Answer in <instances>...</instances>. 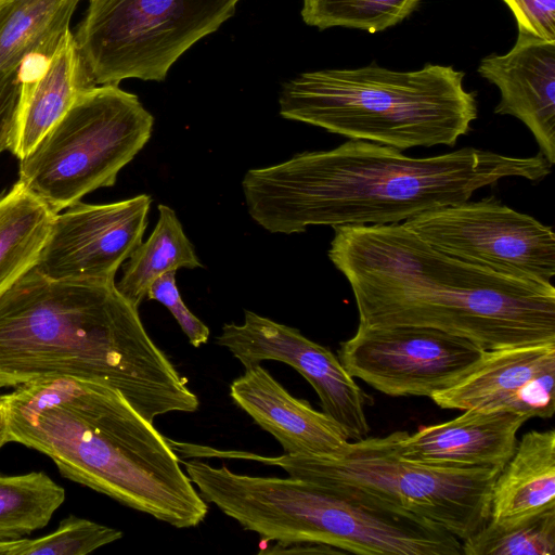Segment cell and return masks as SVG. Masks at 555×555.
Returning a JSON list of instances; mask_svg holds the SVG:
<instances>
[{
    "mask_svg": "<svg viewBox=\"0 0 555 555\" xmlns=\"http://www.w3.org/2000/svg\"><path fill=\"white\" fill-rule=\"evenodd\" d=\"M92 86L75 36L68 29L36 72L23 74L11 153L24 158L63 117L78 94Z\"/></svg>",
    "mask_w": 555,
    "mask_h": 555,
    "instance_id": "cell-18",
    "label": "cell"
},
{
    "mask_svg": "<svg viewBox=\"0 0 555 555\" xmlns=\"http://www.w3.org/2000/svg\"><path fill=\"white\" fill-rule=\"evenodd\" d=\"M22 540L23 538L17 540H0V555H14Z\"/></svg>",
    "mask_w": 555,
    "mask_h": 555,
    "instance_id": "cell-31",
    "label": "cell"
},
{
    "mask_svg": "<svg viewBox=\"0 0 555 555\" xmlns=\"http://www.w3.org/2000/svg\"><path fill=\"white\" fill-rule=\"evenodd\" d=\"M328 258L348 281L359 325L421 326L482 350L555 343V287L448 255L404 223L334 228Z\"/></svg>",
    "mask_w": 555,
    "mask_h": 555,
    "instance_id": "cell-2",
    "label": "cell"
},
{
    "mask_svg": "<svg viewBox=\"0 0 555 555\" xmlns=\"http://www.w3.org/2000/svg\"><path fill=\"white\" fill-rule=\"evenodd\" d=\"M310 553H343L335 547L318 543L274 544L260 551V554H310Z\"/></svg>",
    "mask_w": 555,
    "mask_h": 555,
    "instance_id": "cell-30",
    "label": "cell"
},
{
    "mask_svg": "<svg viewBox=\"0 0 555 555\" xmlns=\"http://www.w3.org/2000/svg\"><path fill=\"white\" fill-rule=\"evenodd\" d=\"M65 490L43 472L0 474V540H17L50 521Z\"/></svg>",
    "mask_w": 555,
    "mask_h": 555,
    "instance_id": "cell-23",
    "label": "cell"
},
{
    "mask_svg": "<svg viewBox=\"0 0 555 555\" xmlns=\"http://www.w3.org/2000/svg\"><path fill=\"white\" fill-rule=\"evenodd\" d=\"M403 223L435 248L463 261L517 280L552 284V227L492 196L444 206Z\"/></svg>",
    "mask_w": 555,
    "mask_h": 555,
    "instance_id": "cell-10",
    "label": "cell"
},
{
    "mask_svg": "<svg viewBox=\"0 0 555 555\" xmlns=\"http://www.w3.org/2000/svg\"><path fill=\"white\" fill-rule=\"evenodd\" d=\"M463 555H554L555 509L512 524L488 520L462 541Z\"/></svg>",
    "mask_w": 555,
    "mask_h": 555,
    "instance_id": "cell-25",
    "label": "cell"
},
{
    "mask_svg": "<svg viewBox=\"0 0 555 555\" xmlns=\"http://www.w3.org/2000/svg\"><path fill=\"white\" fill-rule=\"evenodd\" d=\"M22 85V66L0 73V153L11 145Z\"/></svg>",
    "mask_w": 555,
    "mask_h": 555,
    "instance_id": "cell-29",
    "label": "cell"
},
{
    "mask_svg": "<svg viewBox=\"0 0 555 555\" xmlns=\"http://www.w3.org/2000/svg\"><path fill=\"white\" fill-rule=\"evenodd\" d=\"M245 367L262 361H280L294 367L315 390L322 412L348 440L366 438L370 426L366 395L328 348L304 336L297 328L245 310L242 324L227 323L217 337Z\"/></svg>",
    "mask_w": 555,
    "mask_h": 555,
    "instance_id": "cell-12",
    "label": "cell"
},
{
    "mask_svg": "<svg viewBox=\"0 0 555 555\" xmlns=\"http://www.w3.org/2000/svg\"><path fill=\"white\" fill-rule=\"evenodd\" d=\"M230 396L279 441L284 454L337 456L349 441L331 417L293 397L260 364L245 367L232 382Z\"/></svg>",
    "mask_w": 555,
    "mask_h": 555,
    "instance_id": "cell-16",
    "label": "cell"
},
{
    "mask_svg": "<svg viewBox=\"0 0 555 555\" xmlns=\"http://www.w3.org/2000/svg\"><path fill=\"white\" fill-rule=\"evenodd\" d=\"M464 72L427 64L411 72L375 63L352 69L302 73L284 83L280 114L350 140L403 151L453 146L477 118Z\"/></svg>",
    "mask_w": 555,
    "mask_h": 555,
    "instance_id": "cell-5",
    "label": "cell"
},
{
    "mask_svg": "<svg viewBox=\"0 0 555 555\" xmlns=\"http://www.w3.org/2000/svg\"><path fill=\"white\" fill-rule=\"evenodd\" d=\"M513 12L518 31L555 42V0H503Z\"/></svg>",
    "mask_w": 555,
    "mask_h": 555,
    "instance_id": "cell-28",
    "label": "cell"
},
{
    "mask_svg": "<svg viewBox=\"0 0 555 555\" xmlns=\"http://www.w3.org/2000/svg\"><path fill=\"white\" fill-rule=\"evenodd\" d=\"M422 0H302L301 17L319 29L347 27L378 33L401 23Z\"/></svg>",
    "mask_w": 555,
    "mask_h": 555,
    "instance_id": "cell-24",
    "label": "cell"
},
{
    "mask_svg": "<svg viewBox=\"0 0 555 555\" xmlns=\"http://www.w3.org/2000/svg\"><path fill=\"white\" fill-rule=\"evenodd\" d=\"M240 0H90L75 39L94 86L164 80L194 43L217 30Z\"/></svg>",
    "mask_w": 555,
    "mask_h": 555,
    "instance_id": "cell-9",
    "label": "cell"
},
{
    "mask_svg": "<svg viewBox=\"0 0 555 555\" xmlns=\"http://www.w3.org/2000/svg\"><path fill=\"white\" fill-rule=\"evenodd\" d=\"M151 204L140 194L109 204L79 202L56 214L34 270L53 280L115 282L142 242Z\"/></svg>",
    "mask_w": 555,
    "mask_h": 555,
    "instance_id": "cell-13",
    "label": "cell"
},
{
    "mask_svg": "<svg viewBox=\"0 0 555 555\" xmlns=\"http://www.w3.org/2000/svg\"><path fill=\"white\" fill-rule=\"evenodd\" d=\"M121 537L117 529L69 515L53 532L23 539L14 555H85Z\"/></svg>",
    "mask_w": 555,
    "mask_h": 555,
    "instance_id": "cell-26",
    "label": "cell"
},
{
    "mask_svg": "<svg viewBox=\"0 0 555 555\" xmlns=\"http://www.w3.org/2000/svg\"><path fill=\"white\" fill-rule=\"evenodd\" d=\"M81 0H1L0 73L48 59Z\"/></svg>",
    "mask_w": 555,
    "mask_h": 555,
    "instance_id": "cell-20",
    "label": "cell"
},
{
    "mask_svg": "<svg viewBox=\"0 0 555 555\" xmlns=\"http://www.w3.org/2000/svg\"><path fill=\"white\" fill-rule=\"evenodd\" d=\"M157 208L159 216L152 234L131 253L116 284L118 292L135 307L160 275L203 266L175 210L163 204Z\"/></svg>",
    "mask_w": 555,
    "mask_h": 555,
    "instance_id": "cell-22",
    "label": "cell"
},
{
    "mask_svg": "<svg viewBox=\"0 0 555 555\" xmlns=\"http://www.w3.org/2000/svg\"><path fill=\"white\" fill-rule=\"evenodd\" d=\"M528 420L511 412L468 409L451 421L408 433L400 441V454L437 467L502 469L515 451L518 430Z\"/></svg>",
    "mask_w": 555,
    "mask_h": 555,
    "instance_id": "cell-17",
    "label": "cell"
},
{
    "mask_svg": "<svg viewBox=\"0 0 555 555\" xmlns=\"http://www.w3.org/2000/svg\"><path fill=\"white\" fill-rule=\"evenodd\" d=\"M551 168L541 153L519 157L463 147L411 157L391 146L350 140L250 169L242 189L256 223L271 233L292 234L311 225L405 222L468 201L505 178L542 180Z\"/></svg>",
    "mask_w": 555,
    "mask_h": 555,
    "instance_id": "cell-1",
    "label": "cell"
},
{
    "mask_svg": "<svg viewBox=\"0 0 555 555\" xmlns=\"http://www.w3.org/2000/svg\"><path fill=\"white\" fill-rule=\"evenodd\" d=\"M245 530L276 544L318 543L361 555H463L442 526L367 493L287 477L251 476L240 500Z\"/></svg>",
    "mask_w": 555,
    "mask_h": 555,
    "instance_id": "cell-6",
    "label": "cell"
},
{
    "mask_svg": "<svg viewBox=\"0 0 555 555\" xmlns=\"http://www.w3.org/2000/svg\"><path fill=\"white\" fill-rule=\"evenodd\" d=\"M8 442V439H7V433H5V427H4V423H3V418H2V414H1V411H0V448Z\"/></svg>",
    "mask_w": 555,
    "mask_h": 555,
    "instance_id": "cell-32",
    "label": "cell"
},
{
    "mask_svg": "<svg viewBox=\"0 0 555 555\" xmlns=\"http://www.w3.org/2000/svg\"><path fill=\"white\" fill-rule=\"evenodd\" d=\"M485 350L468 339L421 326L359 325L338 359L354 378L391 397H431L462 379Z\"/></svg>",
    "mask_w": 555,
    "mask_h": 555,
    "instance_id": "cell-11",
    "label": "cell"
},
{
    "mask_svg": "<svg viewBox=\"0 0 555 555\" xmlns=\"http://www.w3.org/2000/svg\"><path fill=\"white\" fill-rule=\"evenodd\" d=\"M154 117L118 85L82 90L37 145L20 159V180L55 214L115 184L144 147Z\"/></svg>",
    "mask_w": 555,
    "mask_h": 555,
    "instance_id": "cell-8",
    "label": "cell"
},
{
    "mask_svg": "<svg viewBox=\"0 0 555 555\" xmlns=\"http://www.w3.org/2000/svg\"><path fill=\"white\" fill-rule=\"evenodd\" d=\"M406 434L397 430L348 441L337 456H263L215 448L210 454L279 466L291 477L319 485L356 489L437 522L464 541L488 521L501 468H448L409 461L399 450Z\"/></svg>",
    "mask_w": 555,
    "mask_h": 555,
    "instance_id": "cell-7",
    "label": "cell"
},
{
    "mask_svg": "<svg viewBox=\"0 0 555 555\" xmlns=\"http://www.w3.org/2000/svg\"><path fill=\"white\" fill-rule=\"evenodd\" d=\"M54 376L106 385L153 424L198 408L115 282L53 280L31 269L0 295V387Z\"/></svg>",
    "mask_w": 555,
    "mask_h": 555,
    "instance_id": "cell-3",
    "label": "cell"
},
{
    "mask_svg": "<svg viewBox=\"0 0 555 555\" xmlns=\"http://www.w3.org/2000/svg\"><path fill=\"white\" fill-rule=\"evenodd\" d=\"M479 75L495 85L501 99L495 114L522 121L540 153L555 164V42L518 31L515 46L504 55L480 61Z\"/></svg>",
    "mask_w": 555,
    "mask_h": 555,
    "instance_id": "cell-15",
    "label": "cell"
},
{
    "mask_svg": "<svg viewBox=\"0 0 555 555\" xmlns=\"http://www.w3.org/2000/svg\"><path fill=\"white\" fill-rule=\"evenodd\" d=\"M8 442L48 455L66 478L179 529L208 506L153 425L117 390L43 377L0 396Z\"/></svg>",
    "mask_w": 555,
    "mask_h": 555,
    "instance_id": "cell-4",
    "label": "cell"
},
{
    "mask_svg": "<svg viewBox=\"0 0 555 555\" xmlns=\"http://www.w3.org/2000/svg\"><path fill=\"white\" fill-rule=\"evenodd\" d=\"M55 215L21 181L0 195V295L34 269Z\"/></svg>",
    "mask_w": 555,
    "mask_h": 555,
    "instance_id": "cell-21",
    "label": "cell"
},
{
    "mask_svg": "<svg viewBox=\"0 0 555 555\" xmlns=\"http://www.w3.org/2000/svg\"><path fill=\"white\" fill-rule=\"evenodd\" d=\"M555 343L486 350L457 383L430 399L441 409L503 411L528 418L555 412Z\"/></svg>",
    "mask_w": 555,
    "mask_h": 555,
    "instance_id": "cell-14",
    "label": "cell"
},
{
    "mask_svg": "<svg viewBox=\"0 0 555 555\" xmlns=\"http://www.w3.org/2000/svg\"><path fill=\"white\" fill-rule=\"evenodd\" d=\"M555 509V431L522 435L491 491L489 519L517 522Z\"/></svg>",
    "mask_w": 555,
    "mask_h": 555,
    "instance_id": "cell-19",
    "label": "cell"
},
{
    "mask_svg": "<svg viewBox=\"0 0 555 555\" xmlns=\"http://www.w3.org/2000/svg\"><path fill=\"white\" fill-rule=\"evenodd\" d=\"M146 297L164 305L173 315L193 347L207 343L209 328L184 305L176 284V271L160 275L150 286Z\"/></svg>",
    "mask_w": 555,
    "mask_h": 555,
    "instance_id": "cell-27",
    "label": "cell"
}]
</instances>
